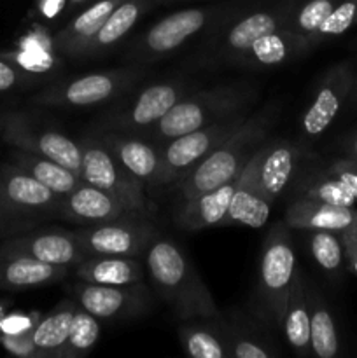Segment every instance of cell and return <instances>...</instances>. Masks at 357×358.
Instances as JSON below:
<instances>
[{
    "instance_id": "obj_1",
    "label": "cell",
    "mask_w": 357,
    "mask_h": 358,
    "mask_svg": "<svg viewBox=\"0 0 357 358\" xmlns=\"http://www.w3.org/2000/svg\"><path fill=\"white\" fill-rule=\"evenodd\" d=\"M279 110V103H270L254 114H248L244 124L233 135L206 154L178 184H175L177 205L214 191L238 177L252 154L265 143L266 135L276 122Z\"/></svg>"
},
{
    "instance_id": "obj_2",
    "label": "cell",
    "mask_w": 357,
    "mask_h": 358,
    "mask_svg": "<svg viewBox=\"0 0 357 358\" xmlns=\"http://www.w3.org/2000/svg\"><path fill=\"white\" fill-rule=\"evenodd\" d=\"M146 262L154 289L174 308L178 318L214 320L220 317L209 287L174 241H153Z\"/></svg>"
},
{
    "instance_id": "obj_3",
    "label": "cell",
    "mask_w": 357,
    "mask_h": 358,
    "mask_svg": "<svg viewBox=\"0 0 357 358\" xmlns=\"http://www.w3.org/2000/svg\"><path fill=\"white\" fill-rule=\"evenodd\" d=\"M258 100V87L251 83H230L186 94L174 105L154 126L153 136L158 140H174L189 131L231 117V115L251 112L252 103Z\"/></svg>"
},
{
    "instance_id": "obj_4",
    "label": "cell",
    "mask_w": 357,
    "mask_h": 358,
    "mask_svg": "<svg viewBox=\"0 0 357 358\" xmlns=\"http://www.w3.org/2000/svg\"><path fill=\"white\" fill-rule=\"evenodd\" d=\"M294 273L296 257L290 241V227L280 220L265 238L258 280L259 304L266 320L275 327L282 325Z\"/></svg>"
},
{
    "instance_id": "obj_5",
    "label": "cell",
    "mask_w": 357,
    "mask_h": 358,
    "mask_svg": "<svg viewBox=\"0 0 357 358\" xmlns=\"http://www.w3.org/2000/svg\"><path fill=\"white\" fill-rule=\"evenodd\" d=\"M83 168L80 178L119 199L122 206L133 215L147 217L150 213L149 201L144 192V182L122 166L121 161L100 138H84Z\"/></svg>"
},
{
    "instance_id": "obj_6",
    "label": "cell",
    "mask_w": 357,
    "mask_h": 358,
    "mask_svg": "<svg viewBox=\"0 0 357 358\" xmlns=\"http://www.w3.org/2000/svg\"><path fill=\"white\" fill-rule=\"evenodd\" d=\"M248 114L251 112H241L168 140V145L160 149L161 173L158 187L178 184L195 164H198L206 154L220 145L227 136L233 135L244 124Z\"/></svg>"
},
{
    "instance_id": "obj_7",
    "label": "cell",
    "mask_w": 357,
    "mask_h": 358,
    "mask_svg": "<svg viewBox=\"0 0 357 358\" xmlns=\"http://www.w3.org/2000/svg\"><path fill=\"white\" fill-rule=\"evenodd\" d=\"M0 135L14 149L48 157L76 171L80 177L83 147L63 133L38 126L30 115L21 112L0 114Z\"/></svg>"
},
{
    "instance_id": "obj_8",
    "label": "cell",
    "mask_w": 357,
    "mask_h": 358,
    "mask_svg": "<svg viewBox=\"0 0 357 358\" xmlns=\"http://www.w3.org/2000/svg\"><path fill=\"white\" fill-rule=\"evenodd\" d=\"M140 76L142 72L133 69L88 73L44 87L35 94L34 101L46 107H90L121 94Z\"/></svg>"
},
{
    "instance_id": "obj_9",
    "label": "cell",
    "mask_w": 357,
    "mask_h": 358,
    "mask_svg": "<svg viewBox=\"0 0 357 358\" xmlns=\"http://www.w3.org/2000/svg\"><path fill=\"white\" fill-rule=\"evenodd\" d=\"M62 196L31 177L14 163L0 168V219L6 226L10 220L30 217L58 215Z\"/></svg>"
},
{
    "instance_id": "obj_10",
    "label": "cell",
    "mask_w": 357,
    "mask_h": 358,
    "mask_svg": "<svg viewBox=\"0 0 357 358\" xmlns=\"http://www.w3.org/2000/svg\"><path fill=\"white\" fill-rule=\"evenodd\" d=\"M133 213L111 220L94 224L91 227H80L72 231L74 238L88 257L91 255H128L136 257L154 238V227L146 217L132 219Z\"/></svg>"
},
{
    "instance_id": "obj_11",
    "label": "cell",
    "mask_w": 357,
    "mask_h": 358,
    "mask_svg": "<svg viewBox=\"0 0 357 358\" xmlns=\"http://www.w3.org/2000/svg\"><path fill=\"white\" fill-rule=\"evenodd\" d=\"M357 72V59L335 63L326 70L318 83L310 107L301 117V131L307 138L321 136L346 105Z\"/></svg>"
},
{
    "instance_id": "obj_12",
    "label": "cell",
    "mask_w": 357,
    "mask_h": 358,
    "mask_svg": "<svg viewBox=\"0 0 357 358\" xmlns=\"http://www.w3.org/2000/svg\"><path fill=\"white\" fill-rule=\"evenodd\" d=\"M186 94V84L181 80L150 84L130 103L111 112L102 121V126L108 131L122 133L149 129Z\"/></svg>"
},
{
    "instance_id": "obj_13",
    "label": "cell",
    "mask_w": 357,
    "mask_h": 358,
    "mask_svg": "<svg viewBox=\"0 0 357 358\" xmlns=\"http://www.w3.org/2000/svg\"><path fill=\"white\" fill-rule=\"evenodd\" d=\"M72 294L77 304L98 320L139 317L150 306V294L142 282L130 285L80 282L72 287Z\"/></svg>"
},
{
    "instance_id": "obj_14",
    "label": "cell",
    "mask_w": 357,
    "mask_h": 358,
    "mask_svg": "<svg viewBox=\"0 0 357 358\" xmlns=\"http://www.w3.org/2000/svg\"><path fill=\"white\" fill-rule=\"evenodd\" d=\"M265 145V143H262ZM262 145L252 154L251 159L238 175V184L234 194L231 198L227 212L219 226H248L259 229L265 226L270 219V208L272 201L262 192L259 184V164H261Z\"/></svg>"
},
{
    "instance_id": "obj_15",
    "label": "cell",
    "mask_w": 357,
    "mask_h": 358,
    "mask_svg": "<svg viewBox=\"0 0 357 358\" xmlns=\"http://www.w3.org/2000/svg\"><path fill=\"white\" fill-rule=\"evenodd\" d=\"M210 16H212V10L205 7L172 13L170 16L160 20L146 31L140 41L139 52L146 58H153V56H163L174 51L188 38L198 34L209 23Z\"/></svg>"
},
{
    "instance_id": "obj_16",
    "label": "cell",
    "mask_w": 357,
    "mask_h": 358,
    "mask_svg": "<svg viewBox=\"0 0 357 358\" xmlns=\"http://www.w3.org/2000/svg\"><path fill=\"white\" fill-rule=\"evenodd\" d=\"M9 254H21L28 257L38 259L42 262L58 266H77L88 257L79 247L77 240L70 233L49 231V233L24 234L6 241L0 248Z\"/></svg>"
},
{
    "instance_id": "obj_17",
    "label": "cell",
    "mask_w": 357,
    "mask_h": 358,
    "mask_svg": "<svg viewBox=\"0 0 357 358\" xmlns=\"http://www.w3.org/2000/svg\"><path fill=\"white\" fill-rule=\"evenodd\" d=\"M125 215L130 212L119 199L84 180L70 194L63 196L58 210V217L79 224L111 222Z\"/></svg>"
},
{
    "instance_id": "obj_18",
    "label": "cell",
    "mask_w": 357,
    "mask_h": 358,
    "mask_svg": "<svg viewBox=\"0 0 357 358\" xmlns=\"http://www.w3.org/2000/svg\"><path fill=\"white\" fill-rule=\"evenodd\" d=\"M69 275V266L49 264L38 259L0 250V290H27L49 285Z\"/></svg>"
},
{
    "instance_id": "obj_19",
    "label": "cell",
    "mask_w": 357,
    "mask_h": 358,
    "mask_svg": "<svg viewBox=\"0 0 357 358\" xmlns=\"http://www.w3.org/2000/svg\"><path fill=\"white\" fill-rule=\"evenodd\" d=\"M287 14H289V9L276 7V9L272 10H258V13L241 17L224 34L223 42L217 49V55L224 62L234 63L251 48L252 42L258 41L259 37L272 34V31L280 30Z\"/></svg>"
},
{
    "instance_id": "obj_20",
    "label": "cell",
    "mask_w": 357,
    "mask_h": 358,
    "mask_svg": "<svg viewBox=\"0 0 357 358\" xmlns=\"http://www.w3.org/2000/svg\"><path fill=\"white\" fill-rule=\"evenodd\" d=\"M237 184L238 177H234L233 180L219 185L214 191L196 196L189 201L178 203L175 210V224L182 231L189 233H196L210 226H219L226 215Z\"/></svg>"
},
{
    "instance_id": "obj_21",
    "label": "cell",
    "mask_w": 357,
    "mask_h": 358,
    "mask_svg": "<svg viewBox=\"0 0 357 358\" xmlns=\"http://www.w3.org/2000/svg\"><path fill=\"white\" fill-rule=\"evenodd\" d=\"M284 222L290 229L298 231H336L352 226L357 220V210L354 206H336L326 203L312 201V199L298 198L290 203L284 213Z\"/></svg>"
},
{
    "instance_id": "obj_22",
    "label": "cell",
    "mask_w": 357,
    "mask_h": 358,
    "mask_svg": "<svg viewBox=\"0 0 357 358\" xmlns=\"http://www.w3.org/2000/svg\"><path fill=\"white\" fill-rule=\"evenodd\" d=\"M102 142L114 152L122 166L150 187H158L161 173L160 149L125 133L107 131L100 136Z\"/></svg>"
},
{
    "instance_id": "obj_23",
    "label": "cell",
    "mask_w": 357,
    "mask_h": 358,
    "mask_svg": "<svg viewBox=\"0 0 357 358\" xmlns=\"http://www.w3.org/2000/svg\"><path fill=\"white\" fill-rule=\"evenodd\" d=\"M122 0H98L93 6L79 14L69 27L59 30L52 38V45L58 52L66 56H83L84 49L91 42L102 24L107 21L112 10L121 3Z\"/></svg>"
},
{
    "instance_id": "obj_24",
    "label": "cell",
    "mask_w": 357,
    "mask_h": 358,
    "mask_svg": "<svg viewBox=\"0 0 357 358\" xmlns=\"http://www.w3.org/2000/svg\"><path fill=\"white\" fill-rule=\"evenodd\" d=\"M300 161V149L289 142H272L262 145L261 164H259V184L270 201H275L293 178Z\"/></svg>"
},
{
    "instance_id": "obj_25",
    "label": "cell",
    "mask_w": 357,
    "mask_h": 358,
    "mask_svg": "<svg viewBox=\"0 0 357 358\" xmlns=\"http://www.w3.org/2000/svg\"><path fill=\"white\" fill-rule=\"evenodd\" d=\"M144 268L135 257L128 255H91L76 266L80 282L102 285H130L144 282Z\"/></svg>"
},
{
    "instance_id": "obj_26",
    "label": "cell",
    "mask_w": 357,
    "mask_h": 358,
    "mask_svg": "<svg viewBox=\"0 0 357 358\" xmlns=\"http://www.w3.org/2000/svg\"><path fill=\"white\" fill-rule=\"evenodd\" d=\"M307 51H310V45L304 38L280 28V30L272 31V34L252 42L251 48L234 62V65L275 66Z\"/></svg>"
},
{
    "instance_id": "obj_27",
    "label": "cell",
    "mask_w": 357,
    "mask_h": 358,
    "mask_svg": "<svg viewBox=\"0 0 357 358\" xmlns=\"http://www.w3.org/2000/svg\"><path fill=\"white\" fill-rule=\"evenodd\" d=\"M284 334L287 343L298 355L312 353L310 346V306H308L307 285L301 278V271L296 266L289 296H287L286 311L282 318Z\"/></svg>"
},
{
    "instance_id": "obj_28",
    "label": "cell",
    "mask_w": 357,
    "mask_h": 358,
    "mask_svg": "<svg viewBox=\"0 0 357 358\" xmlns=\"http://www.w3.org/2000/svg\"><path fill=\"white\" fill-rule=\"evenodd\" d=\"M10 161H13L16 166L28 171L31 177L37 178L41 184H44L46 187L51 189L52 192H56V194L62 196V198L63 196L70 194V192L83 182V178H80L76 171L69 170V168L56 163V161L37 156V154L27 152V150L14 149Z\"/></svg>"
},
{
    "instance_id": "obj_29",
    "label": "cell",
    "mask_w": 357,
    "mask_h": 358,
    "mask_svg": "<svg viewBox=\"0 0 357 358\" xmlns=\"http://www.w3.org/2000/svg\"><path fill=\"white\" fill-rule=\"evenodd\" d=\"M77 303L62 301L51 313L38 318L34 327V343L42 358H58L59 350L69 339Z\"/></svg>"
},
{
    "instance_id": "obj_30",
    "label": "cell",
    "mask_w": 357,
    "mask_h": 358,
    "mask_svg": "<svg viewBox=\"0 0 357 358\" xmlns=\"http://www.w3.org/2000/svg\"><path fill=\"white\" fill-rule=\"evenodd\" d=\"M147 9L146 0H122L118 7L111 13L100 30L94 34L88 48L84 49L83 56H93L100 55V52L107 51L112 45L118 44L139 21L144 10Z\"/></svg>"
},
{
    "instance_id": "obj_31",
    "label": "cell",
    "mask_w": 357,
    "mask_h": 358,
    "mask_svg": "<svg viewBox=\"0 0 357 358\" xmlns=\"http://www.w3.org/2000/svg\"><path fill=\"white\" fill-rule=\"evenodd\" d=\"M212 322L214 320H205V324H186L178 329V338L189 357L231 358L220 317L217 318V325H214Z\"/></svg>"
},
{
    "instance_id": "obj_32",
    "label": "cell",
    "mask_w": 357,
    "mask_h": 358,
    "mask_svg": "<svg viewBox=\"0 0 357 358\" xmlns=\"http://www.w3.org/2000/svg\"><path fill=\"white\" fill-rule=\"evenodd\" d=\"M307 296L308 306H310L312 353L318 358L336 357L340 350V341L331 311H329L324 297L314 287H307Z\"/></svg>"
},
{
    "instance_id": "obj_33",
    "label": "cell",
    "mask_w": 357,
    "mask_h": 358,
    "mask_svg": "<svg viewBox=\"0 0 357 358\" xmlns=\"http://www.w3.org/2000/svg\"><path fill=\"white\" fill-rule=\"evenodd\" d=\"M298 198L336 206H354L357 201L352 191L345 184H342L338 178L332 177L328 168L308 175L298 187Z\"/></svg>"
},
{
    "instance_id": "obj_34",
    "label": "cell",
    "mask_w": 357,
    "mask_h": 358,
    "mask_svg": "<svg viewBox=\"0 0 357 358\" xmlns=\"http://www.w3.org/2000/svg\"><path fill=\"white\" fill-rule=\"evenodd\" d=\"M338 2L340 0H308L303 6L298 7V10L289 9L282 28L304 38L312 49V38Z\"/></svg>"
},
{
    "instance_id": "obj_35",
    "label": "cell",
    "mask_w": 357,
    "mask_h": 358,
    "mask_svg": "<svg viewBox=\"0 0 357 358\" xmlns=\"http://www.w3.org/2000/svg\"><path fill=\"white\" fill-rule=\"evenodd\" d=\"M98 336H100L98 318H94L90 311H86L77 304L69 339H66L65 345L59 350L58 358H77L84 355V353H88L97 345Z\"/></svg>"
},
{
    "instance_id": "obj_36",
    "label": "cell",
    "mask_w": 357,
    "mask_h": 358,
    "mask_svg": "<svg viewBox=\"0 0 357 358\" xmlns=\"http://www.w3.org/2000/svg\"><path fill=\"white\" fill-rule=\"evenodd\" d=\"M310 233V252L315 262L324 271L338 275L345 264V250H343L342 238L336 231H308Z\"/></svg>"
},
{
    "instance_id": "obj_37",
    "label": "cell",
    "mask_w": 357,
    "mask_h": 358,
    "mask_svg": "<svg viewBox=\"0 0 357 358\" xmlns=\"http://www.w3.org/2000/svg\"><path fill=\"white\" fill-rule=\"evenodd\" d=\"M357 24V0H340L336 3L335 9L331 10L328 17H326L324 23L321 24V28L317 30V34L312 38V49L315 45L322 44L326 41H331V38L340 37L345 31H349L350 28Z\"/></svg>"
},
{
    "instance_id": "obj_38",
    "label": "cell",
    "mask_w": 357,
    "mask_h": 358,
    "mask_svg": "<svg viewBox=\"0 0 357 358\" xmlns=\"http://www.w3.org/2000/svg\"><path fill=\"white\" fill-rule=\"evenodd\" d=\"M224 336L230 346L231 358H270L275 353L266 348L265 343L252 336V332L245 331L240 325L223 324Z\"/></svg>"
},
{
    "instance_id": "obj_39",
    "label": "cell",
    "mask_w": 357,
    "mask_h": 358,
    "mask_svg": "<svg viewBox=\"0 0 357 358\" xmlns=\"http://www.w3.org/2000/svg\"><path fill=\"white\" fill-rule=\"evenodd\" d=\"M37 320L31 325H28V327L20 329V331L2 332V334H0V341H2L4 348L16 357L42 358L41 352H38L37 346H35L34 343V327L35 324H37Z\"/></svg>"
},
{
    "instance_id": "obj_40",
    "label": "cell",
    "mask_w": 357,
    "mask_h": 358,
    "mask_svg": "<svg viewBox=\"0 0 357 358\" xmlns=\"http://www.w3.org/2000/svg\"><path fill=\"white\" fill-rule=\"evenodd\" d=\"M328 171L332 177L338 178L342 184L352 191V194L357 198V159L352 157H340V159L332 161L328 166Z\"/></svg>"
},
{
    "instance_id": "obj_41",
    "label": "cell",
    "mask_w": 357,
    "mask_h": 358,
    "mask_svg": "<svg viewBox=\"0 0 357 358\" xmlns=\"http://www.w3.org/2000/svg\"><path fill=\"white\" fill-rule=\"evenodd\" d=\"M27 83H30V76L27 72L16 69L13 63L6 59H0V93L13 91Z\"/></svg>"
},
{
    "instance_id": "obj_42",
    "label": "cell",
    "mask_w": 357,
    "mask_h": 358,
    "mask_svg": "<svg viewBox=\"0 0 357 358\" xmlns=\"http://www.w3.org/2000/svg\"><path fill=\"white\" fill-rule=\"evenodd\" d=\"M343 250H345V262L350 271L357 275V220L350 227L340 233Z\"/></svg>"
},
{
    "instance_id": "obj_43",
    "label": "cell",
    "mask_w": 357,
    "mask_h": 358,
    "mask_svg": "<svg viewBox=\"0 0 357 358\" xmlns=\"http://www.w3.org/2000/svg\"><path fill=\"white\" fill-rule=\"evenodd\" d=\"M343 152H345L346 157L357 159V131L352 133V135L343 142Z\"/></svg>"
},
{
    "instance_id": "obj_44",
    "label": "cell",
    "mask_w": 357,
    "mask_h": 358,
    "mask_svg": "<svg viewBox=\"0 0 357 358\" xmlns=\"http://www.w3.org/2000/svg\"><path fill=\"white\" fill-rule=\"evenodd\" d=\"M345 107H349L350 110H357V72H356V79H354L352 91H350L349 101H346Z\"/></svg>"
},
{
    "instance_id": "obj_45",
    "label": "cell",
    "mask_w": 357,
    "mask_h": 358,
    "mask_svg": "<svg viewBox=\"0 0 357 358\" xmlns=\"http://www.w3.org/2000/svg\"><path fill=\"white\" fill-rule=\"evenodd\" d=\"M70 3H72V6H77V3H83L84 0H69Z\"/></svg>"
},
{
    "instance_id": "obj_46",
    "label": "cell",
    "mask_w": 357,
    "mask_h": 358,
    "mask_svg": "<svg viewBox=\"0 0 357 358\" xmlns=\"http://www.w3.org/2000/svg\"><path fill=\"white\" fill-rule=\"evenodd\" d=\"M2 313H4V311H2V306H0V325H2V320H4V318H2ZM0 334H2V329H0Z\"/></svg>"
},
{
    "instance_id": "obj_47",
    "label": "cell",
    "mask_w": 357,
    "mask_h": 358,
    "mask_svg": "<svg viewBox=\"0 0 357 358\" xmlns=\"http://www.w3.org/2000/svg\"><path fill=\"white\" fill-rule=\"evenodd\" d=\"M0 229H4V224H2V219H0Z\"/></svg>"
}]
</instances>
